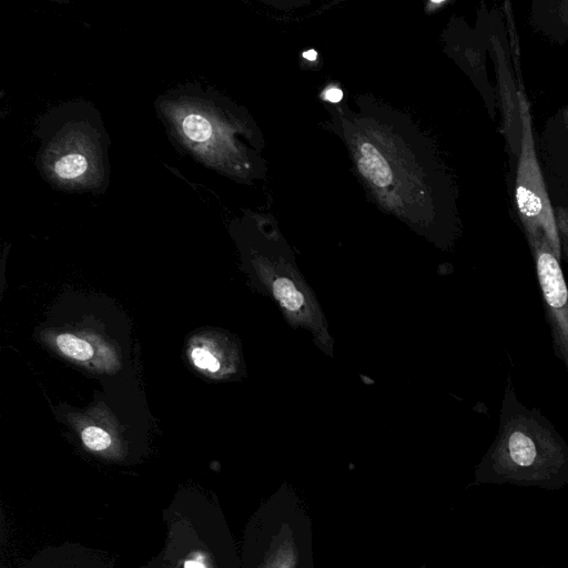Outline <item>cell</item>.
<instances>
[{
  "mask_svg": "<svg viewBox=\"0 0 568 568\" xmlns=\"http://www.w3.org/2000/svg\"><path fill=\"white\" fill-rule=\"evenodd\" d=\"M479 478L547 489L568 484V443L540 410L519 400L510 378Z\"/></svg>",
  "mask_w": 568,
  "mask_h": 568,
  "instance_id": "cell-1",
  "label": "cell"
},
{
  "mask_svg": "<svg viewBox=\"0 0 568 568\" xmlns=\"http://www.w3.org/2000/svg\"><path fill=\"white\" fill-rule=\"evenodd\" d=\"M518 103L523 129L515 184L518 214L527 240L544 236L560 260L561 248L555 213L536 158L529 103L523 90L518 92Z\"/></svg>",
  "mask_w": 568,
  "mask_h": 568,
  "instance_id": "cell-2",
  "label": "cell"
},
{
  "mask_svg": "<svg viewBox=\"0 0 568 568\" xmlns=\"http://www.w3.org/2000/svg\"><path fill=\"white\" fill-rule=\"evenodd\" d=\"M534 257L544 311L556 356L568 372V286L560 266L544 236L527 240Z\"/></svg>",
  "mask_w": 568,
  "mask_h": 568,
  "instance_id": "cell-3",
  "label": "cell"
},
{
  "mask_svg": "<svg viewBox=\"0 0 568 568\" xmlns=\"http://www.w3.org/2000/svg\"><path fill=\"white\" fill-rule=\"evenodd\" d=\"M375 151L376 150L371 144H363L361 166L363 172L375 184L382 186L389 183V171L387 164L384 163L383 159Z\"/></svg>",
  "mask_w": 568,
  "mask_h": 568,
  "instance_id": "cell-4",
  "label": "cell"
},
{
  "mask_svg": "<svg viewBox=\"0 0 568 568\" xmlns=\"http://www.w3.org/2000/svg\"><path fill=\"white\" fill-rule=\"evenodd\" d=\"M55 342L59 349L71 358L85 361L93 356L92 346L72 334H61Z\"/></svg>",
  "mask_w": 568,
  "mask_h": 568,
  "instance_id": "cell-5",
  "label": "cell"
},
{
  "mask_svg": "<svg viewBox=\"0 0 568 568\" xmlns=\"http://www.w3.org/2000/svg\"><path fill=\"white\" fill-rule=\"evenodd\" d=\"M88 169V161L82 154L70 153L60 158L53 165L54 173L65 180L81 176Z\"/></svg>",
  "mask_w": 568,
  "mask_h": 568,
  "instance_id": "cell-6",
  "label": "cell"
},
{
  "mask_svg": "<svg viewBox=\"0 0 568 568\" xmlns=\"http://www.w3.org/2000/svg\"><path fill=\"white\" fill-rule=\"evenodd\" d=\"M273 292L275 297L281 302L282 306L288 311H297L303 305V295L287 278L276 280L273 284Z\"/></svg>",
  "mask_w": 568,
  "mask_h": 568,
  "instance_id": "cell-7",
  "label": "cell"
},
{
  "mask_svg": "<svg viewBox=\"0 0 568 568\" xmlns=\"http://www.w3.org/2000/svg\"><path fill=\"white\" fill-rule=\"evenodd\" d=\"M182 130L190 140L205 142L211 138L212 126L209 120L201 114L192 113L182 121Z\"/></svg>",
  "mask_w": 568,
  "mask_h": 568,
  "instance_id": "cell-8",
  "label": "cell"
},
{
  "mask_svg": "<svg viewBox=\"0 0 568 568\" xmlns=\"http://www.w3.org/2000/svg\"><path fill=\"white\" fill-rule=\"evenodd\" d=\"M82 440L84 445L92 450H103L111 444L110 435L95 426L87 427L82 432Z\"/></svg>",
  "mask_w": 568,
  "mask_h": 568,
  "instance_id": "cell-9",
  "label": "cell"
},
{
  "mask_svg": "<svg viewBox=\"0 0 568 568\" xmlns=\"http://www.w3.org/2000/svg\"><path fill=\"white\" fill-rule=\"evenodd\" d=\"M296 562L292 541L286 539L275 549L274 559L268 568H294Z\"/></svg>",
  "mask_w": 568,
  "mask_h": 568,
  "instance_id": "cell-10",
  "label": "cell"
},
{
  "mask_svg": "<svg viewBox=\"0 0 568 568\" xmlns=\"http://www.w3.org/2000/svg\"><path fill=\"white\" fill-rule=\"evenodd\" d=\"M561 255L566 258L568 263V205L558 206L554 209Z\"/></svg>",
  "mask_w": 568,
  "mask_h": 568,
  "instance_id": "cell-11",
  "label": "cell"
},
{
  "mask_svg": "<svg viewBox=\"0 0 568 568\" xmlns=\"http://www.w3.org/2000/svg\"><path fill=\"white\" fill-rule=\"evenodd\" d=\"M191 356L199 368L209 369L210 372H216L220 368L219 361L206 349L200 347L194 348Z\"/></svg>",
  "mask_w": 568,
  "mask_h": 568,
  "instance_id": "cell-12",
  "label": "cell"
},
{
  "mask_svg": "<svg viewBox=\"0 0 568 568\" xmlns=\"http://www.w3.org/2000/svg\"><path fill=\"white\" fill-rule=\"evenodd\" d=\"M343 98V92L337 88H331L325 92V99L331 102H338Z\"/></svg>",
  "mask_w": 568,
  "mask_h": 568,
  "instance_id": "cell-13",
  "label": "cell"
},
{
  "mask_svg": "<svg viewBox=\"0 0 568 568\" xmlns=\"http://www.w3.org/2000/svg\"><path fill=\"white\" fill-rule=\"evenodd\" d=\"M558 12L562 21L568 24V1H561L558 6Z\"/></svg>",
  "mask_w": 568,
  "mask_h": 568,
  "instance_id": "cell-14",
  "label": "cell"
},
{
  "mask_svg": "<svg viewBox=\"0 0 568 568\" xmlns=\"http://www.w3.org/2000/svg\"><path fill=\"white\" fill-rule=\"evenodd\" d=\"M184 568H206V566L199 560H187L184 564Z\"/></svg>",
  "mask_w": 568,
  "mask_h": 568,
  "instance_id": "cell-15",
  "label": "cell"
},
{
  "mask_svg": "<svg viewBox=\"0 0 568 568\" xmlns=\"http://www.w3.org/2000/svg\"><path fill=\"white\" fill-rule=\"evenodd\" d=\"M304 58H306L307 60H311V61H314L316 59V52L314 50H308L306 51L304 54Z\"/></svg>",
  "mask_w": 568,
  "mask_h": 568,
  "instance_id": "cell-16",
  "label": "cell"
},
{
  "mask_svg": "<svg viewBox=\"0 0 568 568\" xmlns=\"http://www.w3.org/2000/svg\"><path fill=\"white\" fill-rule=\"evenodd\" d=\"M566 118H567V120H568V110L566 111Z\"/></svg>",
  "mask_w": 568,
  "mask_h": 568,
  "instance_id": "cell-17",
  "label": "cell"
}]
</instances>
